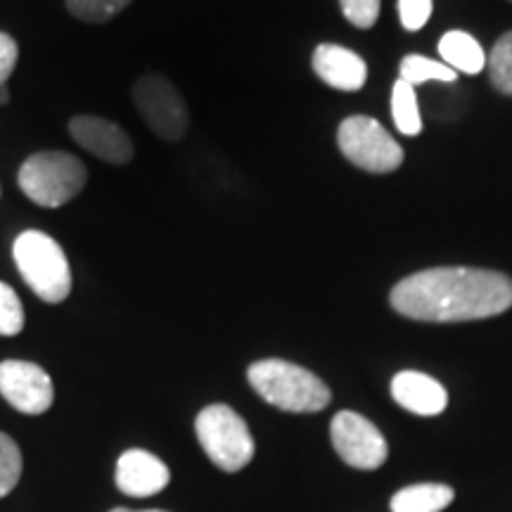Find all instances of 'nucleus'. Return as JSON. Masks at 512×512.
Returning a JSON list of instances; mask_svg holds the SVG:
<instances>
[{
	"mask_svg": "<svg viewBox=\"0 0 512 512\" xmlns=\"http://www.w3.org/2000/svg\"><path fill=\"white\" fill-rule=\"evenodd\" d=\"M401 316L425 323H465L498 316L512 306V278L486 268H427L392 290Z\"/></svg>",
	"mask_w": 512,
	"mask_h": 512,
	"instance_id": "nucleus-1",
	"label": "nucleus"
},
{
	"mask_svg": "<svg viewBox=\"0 0 512 512\" xmlns=\"http://www.w3.org/2000/svg\"><path fill=\"white\" fill-rule=\"evenodd\" d=\"M247 380L261 399L285 413H318L332 401L328 384L311 370L283 358L252 363Z\"/></svg>",
	"mask_w": 512,
	"mask_h": 512,
	"instance_id": "nucleus-2",
	"label": "nucleus"
},
{
	"mask_svg": "<svg viewBox=\"0 0 512 512\" xmlns=\"http://www.w3.org/2000/svg\"><path fill=\"white\" fill-rule=\"evenodd\" d=\"M17 271L38 299L62 304L72 292V268L60 242L41 230H24L12 245Z\"/></svg>",
	"mask_w": 512,
	"mask_h": 512,
	"instance_id": "nucleus-3",
	"label": "nucleus"
},
{
	"mask_svg": "<svg viewBox=\"0 0 512 512\" xmlns=\"http://www.w3.org/2000/svg\"><path fill=\"white\" fill-rule=\"evenodd\" d=\"M88 181L86 166L69 152H36L22 164L17 183L38 207L57 209L72 202Z\"/></svg>",
	"mask_w": 512,
	"mask_h": 512,
	"instance_id": "nucleus-4",
	"label": "nucleus"
},
{
	"mask_svg": "<svg viewBox=\"0 0 512 512\" xmlns=\"http://www.w3.org/2000/svg\"><path fill=\"white\" fill-rule=\"evenodd\" d=\"M195 432L204 453L223 472H240L254 458V439L247 422L226 403H214L200 411Z\"/></svg>",
	"mask_w": 512,
	"mask_h": 512,
	"instance_id": "nucleus-5",
	"label": "nucleus"
},
{
	"mask_svg": "<svg viewBox=\"0 0 512 512\" xmlns=\"http://www.w3.org/2000/svg\"><path fill=\"white\" fill-rule=\"evenodd\" d=\"M337 143L342 155L358 169L370 174H389L403 162V150L389 136L380 121L370 117H349L339 124Z\"/></svg>",
	"mask_w": 512,
	"mask_h": 512,
	"instance_id": "nucleus-6",
	"label": "nucleus"
},
{
	"mask_svg": "<svg viewBox=\"0 0 512 512\" xmlns=\"http://www.w3.org/2000/svg\"><path fill=\"white\" fill-rule=\"evenodd\" d=\"M133 102H136V110L150 126V131L157 133L162 140L176 143L188 133V107H185V100L176 91L174 83L164 76H140L133 86Z\"/></svg>",
	"mask_w": 512,
	"mask_h": 512,
	"instance_id": "nucleus-7",
	"label": "nucleus"
},
{
	"mask_svg": "<svg viewBox=\"0 0 512 512\" xmlns=\"http://www.w3.org/2000/svg\"><path fill=\"white\" fill-rule=\"evenodd\" d=\"M330 437L337 456L356 470H377L387 460L389 448L382 432L354 411H339L332 418Z\"/></svg>",
	"mask_w": 512,
	"mask_h": 512,
	"instance_id": "nucleus-8",
	"label": "nucleus"
},
{
	"mask_svg": "<svg viewBox=\"0 0 512 512\" xmlns=\"http://www.w3.org/2000/svg\"><path fill=\"white\" fill-rule=\"evenodd\" d=\"M0 394L12 408L24 415L46 413L55 401V387L41 366L29 361L0 363Z\"/></svg>",
	"mask_w": 512,
	"mask_h": 512,
	"instance_id": "nucleus-9",
	"label": "nucleus"
},
{
	"mask_svg": "<svg viewBox=\"0 0 512 512\" xmlns=\"http://www.w3.org/2000/svg\"><path fill=\"white\" fill-rule=\"evenodd\" d=\"M69 136L79 143L83 150L91 152L102 162L124 166L136 155L131 138L119 124L110 119L91 117V114H81L69 121Z\"/></svg>",
	"mask_w": 512,
	"mask_h": 512,
	"instance_id": "nucleus-10",
	"label": "nucleus"
},
{
	"mask_svg": "<svg viewBox=\"0 0 512 512\" xmlns=\"http://www.w3.org/2000/svg\"><path fill=\"white\" fill-rule=\"evenodd\" d=\"M114 482L121 494L133 498L157 496L171 482L169 467L164 460H159L155 453L143 451V448H131V451L121 453L117 472H114Z\"/></svg>",
	"mask_w": 512,
	"mask_h": 512,
	"instance_id": "nucleus-11",
	"label": "nucleus"
},
{
	"mask_svg": "<svg viewBox=\"0 0 512 512\" xmlns=\"http://www.w3.org/2000/svg\"><path fill=\"white\" fill-rule=\"evenodd\" d=\"M313 72L323 83H328L335 91H358L368 79L366 60L356 55L354 50L323 43L313 50Z\"/></svg>",
	"mask_w": 512,
	"mask_h": 512,
	"instance_id": "nucleus-12",
	"label": "nucleus"
},
{
	"mask_svg": "<svg viewBox=\"0 0 512 512\" xmlns=\"http://www.w3.org/2000/svg\"><path fill=\"white\" fill-rule=\"evenodd\" d=\"M392 396L408 413L425 415V418L444 413L448 406L444 384L418 370H403L396 375L392 380Z\"/></svg>",
	"mask_w": 512,
	"mask_h": 512,
	"instance_id": "nucleus-13",
	"label": "nucleus"
},
{
	"mask_svg": "<svg viewBox=\"0 0 512 512\" xmlns=\"http://www.w3.org/2000/svg\"><path fill=\"white\" fill-rule=\"evenodd\" d=\"M439 55L444 64L456 69V72L477 76L486 69V53L482 43L475 36L467 34V31H446L439 41Z\"/></svg>",
	"mask_w": 512,
	"mask_h": 512,
	"instance_id": "nucleus-14",
	"label": "nucleus"
},
{
	"mask_svg": "<svg viewBox=\"0 0 512 512\" xmlns=\"http://www.w3.org/2000/svg\"><path fill=\"white\" fill-rule=\"evenodd\" d=\"M453 489L446 484H415L392 498V512H441L453 501Z\"/></svg>",
	"mask_w": 512,
	"mask_h": 512,
	"instance_id": "nucleus-15",
	"label": "nucleus"
},
{
	"mask_svg": "<svg viewBox=\"0 0 512 512\" xmlns=\"http://www.w3.org/2000/svg\"><path fill=\"white\" fill-rule=\"evenodd\" d=\"M392 117L403 136H418L422 131V117L415 88L411 83L399 79L392 88Z\"/></svg>",
	"mask_w": 512,
	"mask_h": 512,
	"instance_id": "nucleus-16",
	"label": "nucleus"
},
{
	"mask_svg": "<svg viewBox=\"0 0 512 512\" xmlns=\"http://www.w3.org/2000/svg\"><path fill=\"white\" fill-rule=\"evenodd\" d=\"M399 79H403L411 86H420L425 81H444V83H453L458 79L456 69H451L444 62L430 60V57L422 55H406L401 60L399 67Z\"/></svg>",
	"mask_w": 512,
	"mask_h": 512,
	"instance_id": "nucleus-17",
	"label": "nucleus"
},
{
	"mask_svg": "<svg viewBox=\"0 0 512 512\" xmlns=\"http://www.w3.org/2000/svg\"><path fill=\"white\" fill-rule=\"evenodd\" d=\"M491 83L505 95H512V31L498 38L491 55L486 57Z\"/></svg>",
	"mask_w": 512,
	"mask_h": 512,
	"instance_id": "nucleus-18",
	"label": "nucleus"
},
{
	"mask_svg": "<svg viewBox=\"0 0 512 512\" xmlns=\"http://www.w3.org/2000/svg\"><path fill=\"white\" fill-rule=\"evenodd\" d=\"M131 0H67V10L88 24H102L128 8Z\"/></svg>",
	"mask_w": 512,
	"mask_h": 512,
	"instance_id": "nucleus-19",
	"label": "nucleus"
},
{
	"mask_svg": "<svg viewBox=\"0 0 512 512\" xmlns=\"http://www.w3.org/2000/svg\"><path fill=\"white\" fill-rule=\"evenodd\" d=\"M19 477H22V453L8 434L0 432V498L15 489Z\"/></svg>",
	"mask_w": 512,
	"mask_h": 512,
	"instance_id": "nucleus-20",
	"label": "nucleus"
},
{
	"mask_svg": "<svg viewBox=\"0 0 512 512\" xmlns=\"http://www.w3.org/2000/svg\"><path fill=\"white\" fill-rule=\"evenodd\" d=\"M24 330V309L17 292L8 283H0V335L15 337Z\"/></svg>",
	"mask_w": 512,
	"mask_h": 512,
	"instance_id": "nucleus-21",
	"label": "nucleus"
},
{
	"mask_svg": "<svg viewBox=\"0 0 512 512\" xmlns=\"http://www.w3.org/2000/svg\"><path fill=\"white\" fill-rule=\"evenodd\" d=\"M344 17L358 29H370L380 17L382 0H339Z\"/></svg>",
	"mask_w": 512,
	"mask_h": 512,
	"instance_id": "nucleus-22",
	"label": "nucleus"
},
{
	"mask_svg": "<svg viewBox=\"0 0 512 512\" xmlns=\"http://www.w3.org/2000/svg\"><path fill=\"white\" fill-rule=\"evenodd\" d=\"M432 17V0H399V19L406 31H420Z\"/></svg>",
	"mask_w": 512,
	"mask_h": 512,
	"instance_id": "nucleus-23",
	"label": "nucleus"
},
{
	"mask_svg": "<svg viewBox=\"0 0 512 512\" xmlns=\"http://www.w3.org/2000/svg\"><path fill=\"white\" fill-rule=\"evenodd\" d=\"M19 60V48L17 41L5 31H0V88L8 83V79L15 72Z\"/></svg>",
	"mask_w": 512,
	"mask_h": 512,
	"instance_id": "nucleus-24",
	"label": "nucleus"
},
{
	"mask_svg": "<svg viewBox=\"0 0 512 512\" xmlns=\"http://www.w3.org/2000/svg\"><path fill=\"white\" fill-rule=\"evenodd\" d=\"M110 512H169V510H128V508H114Z\"/></svg>",
	"mask_w": 512,
	"mask_h": 512,
	"instance_id": "nucleus-25",
	"label": "nucleus"
},
{
	"mask_svg": "<svg viewBox=\"0 0 512 512\" xmlns=\"http://www.w3.org/2000/svg\"><path fill=\"white\" fill-rule=\"evenodd\" d=\"M10 100V95H8V88H0V105H5V102Z\"/></svg>",
	"mask_w": 512,
	"mask_h": 512,
	"instance_id": "nucleus-26",
	"label": "nucleus"
}]
</instances>
